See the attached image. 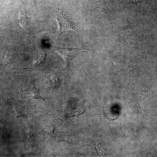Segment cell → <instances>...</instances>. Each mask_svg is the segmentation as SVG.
Instances as JSON below:
<instances>
[{
  "label": "cell",
  "mask_w": 157,
  "mask_h": 157,
  "mask_svg": "<svg viewBox=\"0 0 157 157\" xmlns=\"http://www.w3.org/2000/svg\"><path fill=\"white\" fill-rule=\"evenodd\" d=\"M58 26V34L61 35L67 29H71L78 33L76 24L69 17L64 14H60L56 17Z\"/></svg>",
  "instance_id": "obj_2"
},
{
  "label": "cell",
  "mask_w": 157,
  "mask_h": 157,
  "mask_svg": "<svg viewBox=\"0 0 157 157\" xmlns=\"http://www.w3.org/2000/svg\"><path fill=\"white\" fill-rule=\"evenodd\" d=\"M26 93L32 99H41L44 100L40 96L38 90L34 87L27 89L26 90Z\"/></svg>",
  "instance_id": "obj_6"
},
{
  "label": "cell",
  "mask_w": 157,
  "mask_h": 157,
  "mask_svg": "<svg viewBox=\"0 0 157 157\" xmlns=\"http://www.w3.org/2000/svg\"><path fill=\"white\" fill-rule=\"evenodd\" d=\"M18 20L20 25L24 28H26L28 26V19L25 14L24 11L21 9Z\"/></svg>",
  "instance_id": "obj_5"
},
{
  "label": "cell",
  "mask_w": 157,
  "mask_h": 157,
  "mask_svg": "<svg viewBox=\"0 0 157 157\" xmlns=\"http://www.w3.org/2000/svg\"><path fill=\"white\" fill-rule=\"evenodd\" d=\"M63 139L73 144H78V139L74 136H67L65 137Z\"/></svg>",
  "instance_id": "obj_7"
},
{
  "label": "cell",
  "mask_w": 157,
  "mask_h": 157,
  "mask_svg": "<svg viewBox=\"0 0 157 157\" xmlns=\"http://www.w3.org/2000/svg\"><path fill=\"white\" fill-rule=\"evenodd\" d=\"M107 60L108 61L110 62L111 63V64H112V65H113V66L114 67L116 68H116L115 67V66H114V65H113V62H110V61H109V60Z\"/></svg>",
  "instance_id": "obj_9"
},
{
  "label": "cell",
  "mask_w": 157,
  "mask_h": 157,
  "mask_svg": "<svg viewBox=\"0 0 157 157\" xmlns=\"http://www.w3.org/2000/svg\"><path fill=\"white\" fill-rule=\"evenodd\" d=\"M142 0H132V2L133 3H140Z\"/></svg>",
  "instance_id": "obj_8"
},
{
  "label": "cell",
  "mask_w": 157,
  "mask_h": 157,
  "mask_svg": "<svg viewBox=\"0 0 157 157\" xmlns=\"http://www.w3.org/2000/svg\"><path fill=\"white\" fill-rule=\"evenodd\" d=\"M46 54L44 53L43 52H39V57L34 60L29 67L25 69L36 70L38 66L42 64L44 62Z\"/></svg>",
  "instance_id": "obj_4"
},
{
  "label": "cell",
  "mask_w": 157,
  "mask_h": 157,
  "mask_svg": "<svg viewBox=\"0 0 157 157\" xmlns=\"http://www.w3.org/2000/svg\"><path fill=\"white\" fill-rule=\"evenodd\" d=\"M89 46L78 48H61L51 46V49L58 53L64 58L65 62V69L69 68V63L70 60L74 55L79 51L83 50H89Z\"/></svg>",
  "instance_id": "obj_1"
},
{
  "label": "cell",
  "mask_w": 157,
  "mask_h": 157,
  "mask_svg": "<svg viewBox=\"0 0 157 157\" xmlns=\"http://www.w3.org/2000/svg\"><path fill=\"white\" fill-rule=\"evenodd\" d=\"M6 101L13 107L15 113L16 118L26 116L28 112V108L24 100L18 99L12 97Z\"/></svg>",
  "instance_id": "obj_3"
}]
</instances>
